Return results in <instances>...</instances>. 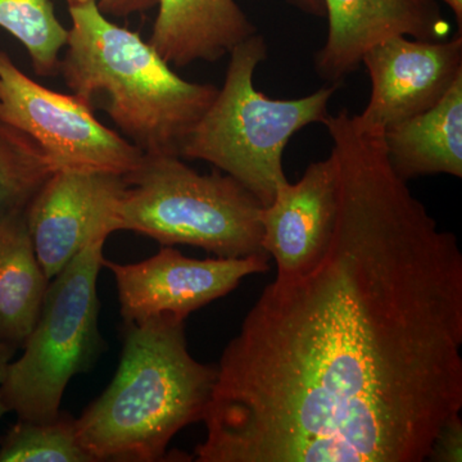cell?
Masks as SVG:
<instances>
[{
	"mask_svg": "<svg viewBox=\"0 0 462 462\" xmlns=\"http://www.w3.org/2000/svg\"><path fill=\"white\" fill-rule=\"evenodd\" d=\"M329 32L315 57L322 80L339 85L374 45L392 36L446 41L448 23L434 0H324Z\"/></svg>",
	"mask_w": 462,
	"mask_h": 462,
	"instance_id": "obj_11",
	"label": "cell"
},
{
	"mask_svg": "<svg viewBox=\"0 0 462 462\" xmlns=\"http://www.w3.org/2000/svg\"><path fill=\"white\" fill-rule=\"evenodd\" d=\"M338 208L336 158L307 167L297 182H285L261 214L263 248L278 267L276 275L305 273L324 256Z\"/></svg>",
	"mask_w": 462,
	"mask_h": 462,
	"instance_id": "obj_12",
	"label": "cell"
},
{
	"mask_svg": "<svg viewBox=\"0 0 462 462\" xmlns=\"http://www.w3.org/2000/svg\"><path fill=\"white\" fill-rule=\"evenodd\" d=\"M385 153L404 181L446 173L462 178V75L433 107L383 130Z\"/></svg>",
	"mask_w": 462,
	"mask_h": 462,
	"instance_id": "obj_14",
	"label": "cell"
},
{
	"mask_svg": "<svg viewBox=\"0 0 462 462\" xmlns=\"http://www.w3.org/2000/svg\"><path fill=\"white\" fill-rule=\"evenodd\" d=\"M269 256L191 258L162 245L154 256L136 263L103 261L114 273L124 322L170 314L187 319L231 293L243 279L269 270Z\"/></svg>",
	"mask_w": 462,
	"mask_h": 462,
	"instance_id": "obj_8",
	"label": "cell"
},
{
	"mask_svg": "<svg viewBox=\"0 0 462 462\" xmlns=\"http://www.w3.org/2000/svg\"><path fill=\"white\" fill-rule=\"evenodd\" d=\"M0 123L32 139L53 171L84 170L126 176L144 158L132 142L100 123L83 100L36 83L2 50Z\"/></svg>",
	"mask_w": 462,
	"mask_h": 462,
	"instance_id": "obj_7",
	"label": "cell"
},
{
	"mask_svg": "<svg viewBox=\"0 0 462 462\" xmlns=\"http://www.w3.org/2000/svg\"><path fill=\"white\" fill-rule=\"evenodd\" d=\"M372 94L361 123L384 130L433 107L462 75V36L428 42L398 35L374 45L363 58Z\"/></svg>",
	"mask_w": 462,
	"mask_h": 462,
	"instance_id": "obj_10",
	"label": "cell"
},
{
	"mask_svg": "<svg viewBox=\"0 0 462 462\" xmlns=\"http://www.w3.org/2000/svg\"><path fill=\"white\" fill-rule=\"evenodd\" d=\"M0 462H96L79 442L76 419L62 411L50 421L18 419L0 439Z\"/></svg>",
	"mask_w": 462,
	"mask_h": 462,
	"instance_id": "obj_18",
	"label": "cell"
},
{
	"mask_svg": "<svg viewBox=\"0 0 462 462\" xmlns=\"http://www.w3.org/2000/svg\"><path fill=\"white\" fill-rule=\"evenodd\" d=\"M69 5L94 2L103 14L114 17H129L135 14H144L157 7L158 0H66Z\"/></svg>",
	"mask_w": 462,
	"mask_h": 462,
	"instance_id": "obj_20",
	"label": "cell"
},
{
	"mask_svg": "<svg viewBox=\"0 0 462 462\" xmlns=\"http://www.w3.org/2000/svg\"><path fill=\"white\" fill-rule=\"evenodd\" d=\"M106 240H94L51 279L23 355L9 365L0 400L21 420L56 418L69 380L89 372L106 349L97 289Z\"/></svg>",
	"mask_w": 462,
	"mask_h": 462,
	"instance_id": "obj_6",
	"label": "cell"
},
{
	"mask_svg": "<svg viewBox=\"0 0 462 462\" xmlns=\"http://www.w3.org/2000/svg\"><path fill=\"white\" fill-rule=\"evenodd\" d=\"M223 88L182 144V160L211 163L247 188L263 207L288 182L282 154L294 134L324 124L339 85L297 99H273L254 88V71L267 57L254 33L230 51Z\"/></svg>",
	"mask_w": 462,
	"mask_h": 462,
	"instance_id": "obj_4",
	"label": "cell"
},
{
	"mask_svg": "<svg viewBox=\"0 0 462 462\" xmlns=\"http://www.w3.org/2000/svg\"><path fill=\"white\" fill-rule=\"evenodd\" d=\"M0 27L26 48L36 75L60 74L69 29L58 20L51 0H0Z\"/></svg>",
	"mask_w": 462,
	"mask_h": 462,
	"instance_id": "obj_16",
	"label": "cell"
},
{
	"mask_svg": "<svg viewBox=\"0 0 462 462\" xmlns=\"http://www.w3.org/2000/svg\"><path fill=\"white\" fill-rule=\"evenodd\" d=\"M69 12L60 66L69 89L93 111H105L143 153L180 157L218 88L181 79L138 32L111 23L97 3L69 5Z\"/></svg>",
	"mask_w": 462,
	"mask_h": 462,
	"instance_id": "obj_3",
	"label": "cell"
},
{
	"mask_svg": "<svg viewBox=\"0 0 462 462\" xmlns=\"http://www.w3.org/2000/svg\"><path fill=\"white\" fill-rule=\"evenodd\" d=\"M16 349V346L0 338V384L5 379V375H7L9 365L12 363V358H14Z\"/></svg>",
	"mask_w": 462,
	"mask_h": 462,
	"instance_id": "obj_22",
	"label": "cell"
},
{
	"mask_svg": "<svg viewBox=\"0 0 462 462\" xmlns=\"http://www.w3.org/2000/svg\"><path fill=\"white\" fill-rule=\"evenodd\" d=\"M287 2L311 16H325L324 0H287Z\"/></svg>",
	"mask_w": 462,
	"mask_h": 462,
	"instance_id": "obj_21",
	"label": "cell"
},
{
	"mask_svg": "<svg viewBox=\"0 0 462 462\" xmlns=\"http://www.w3.org/2000/svg\"><path fill=\"white\" fill-rule=\"evenodd\" d=\"M50 279L33 249L26 209L0 223V338L20 348L35 327Z\"/></svg>",
	"mask_w": 462,
	"mask_h": 462,
	"instance_id": "obj_15",
	"label": "cell"
},
{
	"mask_svg": "<svg viewBox=\"0 0 462 462\" xmlns=\"http://www.w3.org/2000/svg\"><path fill=\"white\" fill-rule=\"evenodd\" d=\"M338 170L324 256L276 275L216 365L199 462H422L462 410V254L382 130L324 121Z\"/></svg>",
	"mask_w": 462,
	"mask_h": 462,
	"instance_id": "obj_1",
	"label": "cell"
},
{
	"mask_svg": "<svg viewBox=\"0 0 462 462\" xmlns=\"http://www.w3.org/2000/svg\"><path fill=\"white\" fill-rule=\"evenodd\" d=\"M125 176L84 170H57L26 208L36 257L53 279L94 240L118 231Z\"/></svg>",
	"mask_w": 462,
	"mask_h": 462,
	"instance_id": "obj_9",
	"label": "cell"
},
{
	"mask_svg": "<svg viewBox=\"0 0 462 462\" xmlns=\"http://www.w3.org/2000/svg\"><path fill=\"white\" fill-rule=\"evenodd\" d=\"M449 8L452 9L456 17V23L458 25V32L461 33L462 27V0H442Z\"/></svg>",
	"mask_w": 462,
	"mask_h": 462,
	"instance_id": "obj_23",
	"label": "cell"
},
{
	"mask_svg": "<svg viewBox=\"0 0 462 462\" xmlns=\"http://www.w3.org/2000/svg\"><path fill=\"white\" fill-rule=\"evenodd\" d=\"M53 172L32 139L0 123V223L25 211Z\"/></svg>",
	"mask_w": 462,
	"mask_h": 462,
	"instance_id": "obj_17",
	"label": "cell"
},
{
	"mask_svg": "<svg viewBox=\"0 0 462 462\" xmlns=\"http://www.w3.org/2000/svg\"><path fill=\"white\" fill-rule=\"evenodd\" d=\"M149 44L169 65L216 62L257 33L236 0H158Z\"/></svg>",
	"mask_w": 462,
	"mask_h": 462,
	"instance_id": "obj_13",
	"label": "cell"
},
{
	"mask_svg": "<svg viewBox=\"0 0 462 462\" xmlns=\"http://www.w3.org/2000/svg\"><path fill=\"white\" fill-rule=\"evenodd\" d=\"M427 460L433 462L462 461V419L460 413L451 416L440 427L431 443Z\"/></svg>",
	"mask_w": 462,
	"mask_h": 462,
	"instance_id": "obj_19",
	"label": "cell"
},
{
	"mask_svg": "<svg viewBox=\"0 0 462 462\" xmlns=\"http://www.w3.org/2000/svg\"><path fill=\"white\" fill-rule=\"evenodd\" d=\"M9 412L7 406H5V403H3V401L0 400V419L3 418V416L5 415V413Z\"/></svg>",
	"mask_w": 462,
	"mask_h": 462,
	"instance_id": "obj_24",
	"label": "cell"
},
{
	"mask_svg": "<svg viewBox=\"0 0 462 462\" xmlns=\"http://www.w3.org/2000/svg\"><path fill=\"white\" fill-rule=\"evenodd\" d=\"M215 380L216 366L190 355L184 319L124 322L117 372L76 419L79 442L96 462L163 460L172 438L203 420Z\"/></svg>",
	"mask_w": 462,
	"mask_h": 462,
	"instance_id": "obj_2",
	"label": "cell"
},
{
	"mask_svg": "<svg viewBox=\"0 0 462 462\" xmlns=\"http://www.w3.org/2000/svg\"><path fill=\"white\" fill-rule=\"evenodd\" d=\"M125 180L118 231L161 245L202 248L216 257L269 256L263 248V206L226 173L203 175L181 157L144 154Z\"/></svg>",
	"mask_w": 462,
	"mask_h": 462,
	"instance_id": "obj_5",
	"label": "cell"
}]
</instances>
